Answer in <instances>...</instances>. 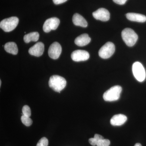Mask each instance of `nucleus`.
Wrapping results in <instances>:
<instances>
[{
    "mask_svg": "<svg viewBox=\"0 0 146 146\" xmlns=\"http://www.w3.org/2000/svg\"><path fill=\"white\" fill-rule=\"evenodd\" d=\"M127 18L128 20L133 22L144 23L146 21V16L143 14L134 13H127Z\"/></svg>",
    "mask_w": 146,
    "mask_h": 146,
    "instance_id": "nucleus-14",
    "label": "nucleus"
},
{
    "mask_svg": "<svg viewBox=\"0 0 146 146\" xmlns=\"http://www.w3.org/2000/svg\"><path fill=\"white\" fill-rule=\"evenodd\" d=\"M103 139H104V138L101 135L96 134L94 136V138H91L89 139V142L91 145L96 146V145L98 141Z\"/></svg>",
    "mask_w": 146,
    "mask_h": 146,
    "instance_id": "nucleus-18",
    "label": "nucleus"
},
{
    "mask_svg": "<svg viewBox=\"0 0 146 146\" xmlns=\"http://www.w3.org/2000/svg\"><path fill=\"white\" fill-rule=\"evenodd\" d=\"M21 120L23 124L26 126H30L32 124V120L29 117L23 115L21 117Z\"/></svg>",
    "mask_w": 146,
    "mask_h": 146,
    "instance_id": "nucleus-19",
    "label": "nucleus"
},
{
    "mask_svg": "<svg viewBox=\"0 0 146 146\" xmlns=\"http://www.w3.org/2000/svg\"><path fill=\"white\" fill-rule=\"evenodd\" d=\"M127 120L126 116L122 114H118L114 115L110 120V123L113 126L122 125Z\"/></svg>",
    "mask_w": 146,
    "mask_h": 146,
    "instance_id": "nucleus-12",
    "label": "nucleus"
},
{
    "mask_svg": "<svg viewBox=\"0 0 146 146\" xmlns=\"http://www.w3.org/2000/svg\"><path fill=\"white\" fill-rule=\"evenodd\" d=\"M49 86L56 92L60 93L65 88L67 82L63 77L58 75H53L50 77Z\"/></svg>",
    "mask_w": 146,
    "mask_h": 146,
    "instance_id": "nucleus-1",
    "label": "nucleus"
},
{
    "mask_svg": "<svg viewBox=\"0 0 146 146\" xmlns=\"http://www.w3.org/2000/svg\"><path fill=\"white\" fill-rule=\"evenodd\" d=\"M39 35L37 32H33L25 35L24 36V42L26 43L31 42H36L39 39Z\"/></svg>",
    "mask_w": 146,
    "mask_h": 146,
    "instance_id": "nucleus-17",
    "label": "nucleus"
},
{
    "mask_svg": "<svg viewBox=\"0 0 146 146\" xmlns=\"http://www.w3.org/2000/svg\"><path fill=\"white\" fill-rule=\"evenodd\" d=\"M19 19L16 17H11L3 19L0 23V27L6 32L13 30L18 25Z\"/></svg>",
    "mask_w": 146,
    "mask_h": 146,
    "instance_id": "nucleus-4",
    "label": "nucleus"
},
{
    "mask_svg": "<svg viewBox=\"0 0 146 146\" xmlns=\"http://www.w3.org/2000/svg\"><path fill=\"white\" fill-rule=\"evenodd\" d=\"M23 115L27 117H30L31 116V110L28 106L25 105L23 106L22 109Z\"/></svg>",
    "mask_w": 146,
    "mask_h": 146,
    "instance_id": "nucleus-20",
    "label": "nucleus"
},
{
    "mask_svg": "<svg viewBox=\"0 0 146 146\" xmlns=\"http://www.w3.org/2000/svg\"><path fill=\"white\" fill-rule=\"evenodd\" d=\"M1 80H0V86H1Z\"/></svg>",
    "mask_w": 146,
    "mask_h": 146,
    "instance_id": "nucleus-26",
    "label": "nucleus"
},
{
    "mask_svg": "<svg viewBox=\"0 0 146 146\" xmlns=\"http://www.w3.org/2000/svg\"><path fill=\"white\" fill-rule=\"evenodd\" d=\"M48 141L46 137H43L41 138L37 143L36 146H48Z\"/></svg>",
    "mask_w": 146,
    "mask_h": 146,
    "instance_id": "nucleus-22",
    "label": "nucleus"
},
{
    "mask_svg": "<svg viewBox=\"0 0 146 146\" xmlns=\"http://www.w3.org/2000/svg\"><path fill=\"white\" fill-rule=\"evenodd\" d=\"M68 0H53L54 3L55 5H59L67 1Z\"/></svg>",
    "mask_w": 146,
    "mask_h": 146,
    "instance_id": "nucleus-24",
    "label": "nucleus"
},
{
    "mask_svg": "<svg viewBox=\"0 0 146 146\" xmlns=\"http://www.w3.org/2000/svg\"><path fill=\"white\" fill-rule=\"evenodd\" d=\"M113 1L117 4L120 5H123L125 3L127 0H113Z\"/></svg>",
    "mask_w": 146,
    "mask_h": 146,
    "instance_id": "nucleus-23",
    "label": "nucleus"
},
{
    "mask_svg": "<svg viewBox=\"0 0 146 146\" xmlns=\"http://www.w3.org/2000/svg\"><path fill=\"white\" fill-rule=\"evenodd\" d=\"M60 24V20L57 18H51L47 19L43 25V30L46 33L57 29Z\"/></svg>",
    "mask_w": 146,
    "mask_h": 146,
    "instance_id": "nucleus-7",
    "label": "nucleus"
},
{
    "mask_svg": "<svg viewBox=\"0 0 146 146\" xmlns=\"http://www.w3.org/2000/svg\"><path fill=\"white\" fill-rule=\"evenodd\" d=\"M62 48L58 42H54L50 46L48 51L49 56L53 59H56L60 56Z\"/></svg>",
    "mask_w": 146,
    "mask_h": 146,
    "instance_id": "nucleus-8",
    "label": "nucleus"
},
{
    "mask_svg": "<svg viewBox=\"0 0 146 146\" xmlns=\"http://www.w3.org/2000/svg\"><path fill=\"white\" fill-rule=\"evenodd\" d=\"M72 21L74 25L82 27H86L88 25L87 22L81 15L76 13L73 16Z\"/></svg>",
    "mask_w": 146,
    "mask_h": 146,
    "instance_id": "nucleus-15",
    "label": "nucleus"
},
{
    "mask_svg": "<svg viewBox=\"0 0 146 146\" xmlns=\"http://www.w3.org/2000/svg\"><path fill=\"white\" fill-rule=\"evenodd\" d=\"M4 49L7 52L13 55L17 54L18 51L17 45L13 42L7 43L4 45Z\"/></svg>",
    "mask_w": 146,
    "mask_h": 146,
    "instance_id": "nucleus-16",
    "label": "nucleus"
},
{
    "mask_svg": "<svg viewBox=\"0 0 146 146\" xmlns=\"http://www.w3.org/2000/svg\"><path fill=\"white\" fill-rule=\"evenodd\" d=\"M115 50V45L111 42L106 43L99 51V55L102 58L107 59L114 54Z\"/></svg>",
    "mask_w": 146,
    "mask_h": 146,
    "instance_id": "nucleus-5",
    "label": "nucleus"
},
{
    "mask_svg": "<svg viewBox=\"0 0 146 146\" xmlns=\"http://www.w3.org/2000/svg\"><path fill=\"white\" fill-rule=\"evenodd\" d=\"M110 141L108 139H103L98 141L97 146H109Z\"/></svg>",
    "mask_w": 146,
    "mask_h": 146,
    "instance_id": "nucleus-21",
    "label": "nucleus"
},
{
    "mask_svg": "<svg viewBox=\"0 0 146 146\" xmlns=\"http://www.w3.org/2000/svg\"><path fill=\"white\" fill-rule=\"evenodd\" d=\"M89 52L83 50H76L71 54L72 59L76 62L85 61L89 59Z\"/></svg>",
    "mask_w": 146,
    "mask_h": 146,
    "instance_id": "nucleus-9",
    "label": "nucleus"
},
{
    "mask_svg": "<svg viewBox=\"0 0 146 146\" xmlns=\"http://www.w3.org/2000/svg\"><path fill=\"white\" fill-rule=\"evenodd\" d=\"M44 50V45L41 42H37L35 45L30 48L29 53L31 55L39 57L43 54Z\"/></svg>",
    "mask_w": 146,
    "mask_h": 146,
    "instance_id": "nucleus-11",
    "label": "nucleus"
},
{
    "mask_svg": "<svg viewBox=\"0 0 146 146\" xmlns=\"http://www.w3.org/2000/svg\"><path fill=\"white\" fill-rule=\"evenodd\" d=\"M121 36L126 44L129 47L134 46L138 39L137 34L130 28L125 29L122 31Z\"/></svg>",
    "mask_w": 146,
    "mask_h": 146,
    "instance_id": "nucleus-2",
    "label": "nucleus"
},
{
    "mask_svg": "<svg viewBox=\"0 0 146 146\" xmlns=\"http://www.w3.org/2000/svg\"><path fill=\"white\" fill-rule=\"evenodd\" d=\"M132 72L136 79L142 82L146 78V72L143 65L139 62H136L132 65Z\"/></svg>",
    "mask_w": 146,
    "mask_h": 146,
    "instance_id": "nucleus-6",
    "label": "nucleus"
},
{
    "mask_svg": "<svg viewBox=\"0 0 146 146\" xmlns=\"http://www.w3.org/2000/svg\"><path fill=\"white\" fill-rule=\"evenodd\" d=\"M91 41L89 35L86 33L82 34L78 36L75 40V43L79 46H84L88 44Z\"/></svg>",
    "mask_w": 146,
    "mask_h": 146,
    "instance_id": "nucleus-13",
    "label": "nucleus"
},
{
    "mask_svg": "<svg viewBox=\"0 0 146 146\" xmlns=\"http://www.w3.org/2000/svg\"><path fill=\"white\" fill-rule=\"evenodd\" d=\"M93 16L96 20L103 22L108 21L110 18V13L106 9H99L93 13Z\"/></svg>",
    "mask_w": 146,
    "mask_h": 146,
    "instance_id": "nucleus-10",
    "label": "nucleus"
},
{
    "mask_svg": "<svg viewBox=\"0 0 146 146\" xmlns=\"http://www.w3.org/2000/svg\"><path fill=\"white\" fill-rule=\"evenodd\" d=\"M122 90V87L119 85L113 86L105 92L103 95L104 99L107 102L117 100L119 99Z\"/></svg>",
    "mask_w": 146,
    "mask_h": 146,
    "instance_id": "nucleus-3",
    "label": "nucleus"
},
{
    "mask_svg": "<svg viewBox=\"0 0 146 146\" xmlns=\"http://www.w3.org/2000/svg\"><path fill=\"white\" fill-rule=\"evenodd\" d=\"M134 146H142V145H141V144L138 143H136L135 144V145H134Z\"/></svg>",
    "mask_w": 146,
    "mask_h": 146,
    "instance_id": "nucleus-25",
    "label": "nucleus"
}]
</instances>
